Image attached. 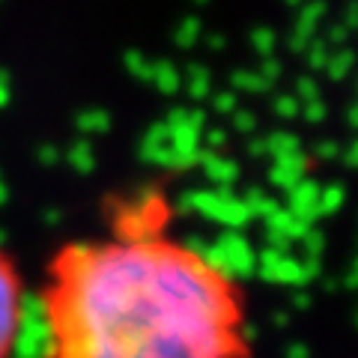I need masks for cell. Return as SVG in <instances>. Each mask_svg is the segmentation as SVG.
Returning <instances> with one entry per match:
<instances>
[{
    "instance_id": "cell-1",
    "label": "cell",
    "mask_w": 358,
    "mask_h": 358,
    "mask_svg": "<svg viewBox=\"0 0 358 358\" xmlns=\"http://www.w3.org/2000/svg\"><path fill=\"white\" fill-rule=\"evenodd\" d=\"M39 358H236V299L197 257L155 236L66 245L30 293Z\"/></svg>"
},
{
    "instance_id": "cell-2",
    "label": "cell",
    "mask_w": 358,
    "mask_h": 358,
    "mask_svg": "<svg viewBox=\"0 0 358 358\" xmlns=\"http://www.w3.org/2000/svg\"><path fill=\"white\" fill-rule=\"evenodd\" d=\"M30 320V293L21 284L13 257L0 245V358H18Z\"/></svg>"
},
{
    "instance_id": "cell-3",
    "label": "cell",
    "mask_w": 358,
    "mask_h": 358,
    "mask_svg": "<svg viewBox=\"0 0 358 358\" xmlns=\"http://www.w3.org/2000/svg\"><path fill=\"white\" fill-rule=\"evenodd\" d=\"M257 272H260L268 284H284V287H296V289L310 284L305 260H296V257L272 251V248H266L257 257Z\"/></svg>"
},
{
    "instance_id": "cell-4",
    "label": "cell",
    "mask_w": 358,
    "mask_h": 358,
    "mask_svg": "<svg viewBox=\"0 0 358 358\" xmlns=\"http://www.w3.org/2000/svg\"><path fill=\"white\" fill-rule=\"evenodd\" d=\"M218 251L224 254V266H227V278L236 281V278H251L257 275V254L251 248V242L242 236L239 230H224L215 239Z\"/></svg>"
},
{
    "instance_id": "cell-5",
    "label": "cell",
    "mask_w": 358,
    "mask_h": 358,
    "mask_svg": "<svg viewBox=\"0 0 358 358\" xmlns=\"http://www.w3.org/2000/svg\"><path fill=\"white\" fill-rule=\"evenodd\" d=\"M218 192V206H215V212H212V218L209 221H215V224H221L224 230H245L251 224V212H248V206L242 203V200L233 194V185H218L215 188Z\"/></svg>"
},
{
    "instance_id": "cell-6",
    "label": "cell",
    "mask_w": 358,
    "mask_h": 358,
    "mask_svg": "<svg viewBox=\"0 0 358 358\" xmlns=\"http://www.w3.org/2000/svg\"><path fill=\"white\" fill-rule=\"evenodd\" d=\"M322 15H326V0H305V3L299 6V24L293 30V36H289V48L296 54H305L313 33L320 27Z\"/></svg>"
},
{
    "instance_id": "cell-7",
    "label": "cell",
    "mask_w": 358,
    "mask_h": 358,
    "mask_svg": "<svg viewBox=\"0 0 358 358\" xmlns=\"http://www.w3.org/2000/svg\"><path fill=\"white\" fill-rule=\"evenodd\" d=\"M320 182H313V179H301V182H296L293 188L287 192V197H289V212H293L296 218H301V221H308V224H313L320 218Z\"/></svg>"
},
{
    "instance_id": "cell-8",
    "label": "cell",
    "mask_w": 358,
    "mask_h": 358,
    "mask_svg": "<svg viewBox=\"0 0 358 358\" xmlns=\"http://www.w3.org/2000/svg\"><path fill=\"white\" fill-rule=\"evenodd\" d=\"M308 173V155L305 152H289V155H281V159H275L272 171H268V182L275 188H281V192H289L296 182H301Z\"/></svg>"
},
{
    "instance_id": "cell-9",
    "label": "cell",
    "mask_w": 358,
    "mask_h": 358,
    "mask_svg": "<svg viewBox=\"0 0 358 358\" xmlns=\"http://www.w3.org/2000/svg\"><path fill=\"white\" fill-rule=\"evenodd\" d=\"M197 164L206 171V176L215 182V188L218 185H233L239 179V164L236 162H230V159H224V155H218L215 150H200V155H197Z\"/></svg>"
},
{
    "instance_id": "cell-10",
    "label": "cell",
    "mask_w": 358,
    "mask_h": 358,
    "mask_svg": "<svg viewBox=\"0 0 358 358\" xmlns=\"http://www.w3.org/2000/svg\"><path fill=\"white\" fill-rule=\"evenodd\" d=\"M152 81H155V87H159L164 96H176L179 90H182V72H179L171 60H167V63H155L152 66Z\"/></svg>"
},
{
    "instance_id": "cell-11",
    "label": "cell",
    "mask_w": 358,
    "mask_h": 358,
    "mask_svg": "<svg viewBox=\"0 0 358 358\" xmlns=\"http://www.w3.org/2000/svg\"><path fill=\"white\" fill-rule=\"evenodd\" d=\"M185 87H188V96L192 99H209L212 96V75H209V69L206 66H200V63H194V66H188L185 69Z\"/></svg>"
},
{
    "instance_id": "cell-12",
    "label": "cell",
    "mask_w": 358,
    "mask_h": 358,
    "mask_svg": "<svg viewBox=\"0 0 358 358\" xmlns=\"http://www.w3.org/2000/svg\"><path fill=\"white\" fill-rule=\"evenodd\" d=\"M266 143V155L272 159H281V155H289V152H299L301 150V141L296 138L293 131H272L263 138Z\"/></svg>"
},
{
    "instance_id": "cell-13",
    "label": "cell",
    "mask_w": 358,
    "mask_h": 358,
    "mask_svg": "<svg viewBox=\"0 0 358 358\" xmlns=\"http://www.w3.org/2000/svg\"><path fill=\"white\" fill-rule=\"evenodd\" d=\"M352 66H355V51L352 48H338L334 54H329V63H326V75L331 78V81H343L346 75L352 72Z\"/></svg>"
},
{
    "instance_id": "cell-14",
    "label": "cell",
    "mask_w": 358,
    "mask_h": 358,
    "mask_svg": "<svg viewBox=\"0 0 358 358\" xmlns=\"http://www.w3.org/2000/svg\"><path fill=\"white\" fill-rule=\"evenodd\" d=\"M242 203L248 206V212H251V218H268L272 212L281 206L275 197H268V194H263V188H248V194L242 197Z\"/></svg>"
},
{
    "instance_id": "cell-15",
    "label": "cell",
    "mask_w": 358,
    "mask_h": 358,
    "mask_svg": "<svg viewBox=\"0 0 358 358\" xmlns=\"http://www.w3.org/2000/svg\"><path fill=\"white\" fill-rule=\"evenodd\" d=\"M230 81L236 90H242V93H268V90H272V84H268L260 72H251V69H236L230 75Z\"/></svg>"
},
{
    "instance_id": "cell-16",
    "label": "cell",
    "mask_w": 358,
    "mask_h": 358,
    "mask_svg": "<svg viewBox=\"0 0 358 358\" xmlns=\"http://www.w3.org/2000/svg\"><path fill=\"white\" fill-rule=\"evenodd\" d=\"M343 200H346V188L341 182H331L326 188H320V218L334 215V212L343 206Z\"/></svg>"
},
{
    "instance_id": "cell-17",
    "label": "cell",
    "mask_w": 358,
    "mask_h": 358,
    "mask_svg": "<svg viewBox=\"0 0 358 358\" xmlns=\"http://www.w3.org/2000/svg\"><path fill=\"white\" fill-rule=\"evenodd\" d=\"M200 33H203V27H200V18H182L179 21V27L173 30V42L179 45V48H194V42L200 39Z\"/></svg>"
},
{
    "instance_id": "cell-18",
    "label": "cell",
    "mask_w": 358,
    "mask_h": 358,
    "mask_svg": "<svg viewBox=\"0 0 358 358\" xmlns=\"http://www.w3.org/2000/svg\"><path fill=\"white\" fill-rule=\"evenodd\" d=\"M275 45H278V36L272 27H254L251 30V48L260 54V57H275Z\"/></svg>"
},
{
    "instance_id": "cell-19",
    "label": "cell",
    "mask_w": 358,
    "mask_h": 358,
    "mask_svg": "<svg viewBox=\"0 0 358 358\" xmlns=\"http://www.w3.org/2000/svg\"><path fill=\"white\" fill-rule=\"evenodd\" d=\"M329 54H331V48H329L326 39H310V45L305 48V57L310 63V69H326Z\"/></svg>"
},
{
    "instance_id": "cell-20",
    "label": "cell",
    "mask_w": 358,
    "mask_h": 358,
    "mask_svg": "<svg viewBox=\"0 0 358 358\" xmlns=\"http://www.w3.org/2000/svg\"><path fill=\"white\" fill-rule=\"evenodd\" d=\"M299 102H313V99H320V84L313 75H301L296 81V93H293Z\"/></svg>"
},
{
    "instance_id": "cell-21",
    "label": "cell",
    "mask_w": 358,
    "mask_h": 358,
    "mask_svg": "<svg viewBox=\"0 0 358 358\" xmlns=\"http://www.w3.org/2000/svg\"><path fill=\"white\" fill-rule=\"evenodd\" d=\"M171 143V129L164 126V122H155V126L147 131V138H143V147L141 150H155V147H167Z\"/></svg>"
},
{
    "instance_id": "cell-22",
    "label": "cell",
    "mask_w": 358,
    "mask_h": 358,
    "mask_svg": "<svg viewBox=\"0 0 358 358\" xmlns=\"http://www.w3.org/2000/svg\"><path fill=\"white\" fill-rule=\"evenodd\" d=\"M301 110V102L296 96H275V114L281 120H296Z\"/></svg>"
},
{
    "instance_id": "cell-23",
    "label": "cell",
    "mask_w": 358,
    "mask_h": 358,
    "mask_svg": "<svg viewBox=\"0 0 358 358\" xmlns=\"http://www.w3.org/2000/svg\"><path fill=\"white\" fill-rule=\"evenodd\" d=\"M212 99V108L218 110V114H233V110L239 108V96L233 93V90H221V93L209 96Z\"/></svg>"
},
{
    "instance_id": "cell-24",
    "label": "cell",
    "mask_w": 358,
    "mask_h": 358,
    "mask_svg": "<svg viewBox=\"0 0 358 358\" xmlns=\"http://www.w3.org/2000/svg\"><path fill=\"white\" fill-rule=\"evenodd\" d=\"M301 245H305V254L308 257H322V248H326V236H322V230L310 227L305 236H301Z\"/></svg>"
},
{
    "instance_id": "cell-25",
    "label": "cell",
    "mask_w": 358,
    "mask_h": 358,
    "mask_svg": "<svg viewBox=\"0 0 358 358\" xmlns=\"http://www.w3.org/2000/svg\"><path fill=\"white\" fill-rule=\"evenodd\" d=\"M299 114L305 117L308 122H322V120H326V114H329V108H326V102H322V99H313V102H301Z\"/></svg>"
},
{
    "instance_id": "cell-26",
    "label": "cell",
    "mask_w": 358,
    "mask_h": 358,
    "mask_svg": "<svg viewBox=\"0 0 358 358\" xmlns=\"http://www.w3.org/2000/svg\"><path fill=\"white\" fill-rule=\"evenodd\" d=\"M233 129L236 131H242V134H251L254 129H257V117L251 114V110H245V108H236L233 110Z\"/></svg>"
},
{
    "instance_id": "cell-27",
    "label": "cell",
    "mask_w": 358,
    "mask_h": 358,
    "mask_svg": "<svg viewBox=\"0 0 358 358\" xmlns=\"http://www.w3.org/2000/svg\"><path fill=\"white\" fill-rule=\"evenodd\" d=\"M200 143H203V150H221L224 143H227V131L224 129H203V134H200Z\"/></svg>"
},
{
    "instance_id": "cell-28",
    "label": "cell",
    "mask_w": 358,
    "mask_h": 358,
    "mask_svg": "<svg viewBox=\"0 0 358 358\" xmlns=\"http://www.w3.org/2000/svg\"><path fill=\"white\" fill-rule=\"evenodd\" d=\"M206 245H209L206 236H200V233H192V236L182 239V245H179V248H182L185 254H192V257H200V254L206 251Z\"/></svg>"
},
{
    "instance_id": "cell-29",
    "label": "cell",
    "mask_w": 358,
    "mask_h": 358,
    "mask_svg": "<svg viewBox=\"0 0 358 358\" xmlns=\"http://www.w3.org/2000/svg\"><path fill=\"white\" fill-rule=\"evenodd\" d=\"M129 66H131V72L138 78H152V63L143 60L141 54H129Z\"/></svg>"
},
{
    "instance_id": "cell-30",
    "label": "cell",
    "mask_w": 358,
    "mask_h": 358,
    "mask_svg": "<svg viewBox=\"0 0 358 358\" xmlns=\"http://www.w3.org/2000/svg\"><path fill=\"white\" fill-rule=\"evenodd\" d=\"M257 72H260L268 84H275L278 78H281V63H278L275 57H266V60H263V66H260V69H257Z\"/></svg>"
},
{
    "instance_id": "cell-31",
    "label": "cell",
    "mask_w": 358,
    "mask_h": 358,
    "mask_svg": "<svg viewBox=\"0 0 358 358\" xmlns=\"http://www.w3.org/2000/svg\"><path fill=\"white\" fill-rule=\"evenodd\" d=\"M338 155H341V147L334 141H320L317 143V159L331 162V159H338Z\"/></svg>"
},
{
    "instance_id": "cell-32",
    "label": "cell",
    "mask_w": 358,
    "mask_h": 358,
    "mask_svg": "<svg viewBox=\"0 0 358 358\" xmlns=\"http://www.w3.org/2000/svg\"><path fill=\"white\" fill-rule=\"evenodd\" d=\"M346 36H350V30H346L343 24H334V27H329V33H326L329 48H331V45H338V48H343V45H346Z\"/></svg>"
},
{
    "instance_id": "cell-33",
    "label": "cell",
    "mask_w": 358,
    "mask_h": 358,
    "mask_svg": "<svg viewBox=\"0 0 358 358\" xmlns=\"http://www.w3.org/2000/svg\"><path fill=\"white\" fill-rule=\"evenodd\" d=\"M310 305H313V296L308 293L305 287H299L296 293H293V308H296V310H308Z\"/></svg>"
},
{
    "instance_id": "cell-34",
    "label": "cell",
    "mask_w": 358,
    "mask_h": 358,
    "mask_svg": "<svg viewBox=\"0 0 358 358\" xmlns=\"http://www.w3.org/2000/svg\"><path fill=\"white\" fill-rule=\"evenodd\" d=\"M341 24L346 27V30H358V0H355V3H350V6H346V13H343V21H341Z\"/></svg>"
},
{
    "instance_id": "cell-35",
    "label": "cell",
    "mask_w": 358,
    "mask_h": 358,
    "mask_svg": "<svg viewBox=\"0 0 358 358\" xmlns=\"http://www.w3.org/2000/svg\"><path fill=\"white\" fill-rule=\"evenodd\" d=\"M341 159H343V164L350 167V171H358V141H352L350 147L341 152Z\"/></svg>"
},
{
    "instance_id": "cell-36",
    "label": "cell",
    "mask_w": 358,
    "mask_h": 358,
    "mask_svg": "<svg viewBox=\"0 0 358 358\" xmlns=\"http://www.w3.org/2000/svg\"><path fill=\"white\" fill-rule=\"evenodd\" d=\"M287 358H310V346L308 343H289L284 350Z\"/></svg>"
},
{
    "instance_id": "cell-37",
    "label": "cell",
    "mask_w": 358,
    "mask_h": 358,
    "mask_svg": "<svg viewBox=\"0 0 358 358\" xmlns=\"http://www.w3.org/2000/svg\"><path fill=\"white\" fill-rule=\"evenodd\" d=\"M343 287L346 289H358V257H355V263L350 266V272H346V278H343Z\"/></svg>"
},
{
    "instance_id": "cell-38",
    "label": "cell",
    "mask_w": 358,
    "mask_h": 358,
    "mask_svg": "<svg viewBox=\"0 0 358 358\" xmlns=\"http://www.w3.org/2000/svg\"><path fill=\"white\" fill-rule=\"evenodd\" d=\"M248 155H254V159H260V155H266V143H263V138L248 141Z\"/></svg>"
},
{
    "instance_id": "cell-39",
    "label": "cell",
    "mask_w": 358,
    "mask_h": 358,
    "mask_svg": "<svg viewBox=\"0 0 358 358\" xmlns=\"http://www.w3.org/2000/svg\"><path fill=\"white\" fill-rule=\"evenodd\" d=\"M239 331H242V343H251V341H257V329L251 326V322H242V326H239Z\"/></svg>"
},
{
    "instance_id": "cell-40",
    "label": "cell",
    "mask_w": 358,
    "mask_h": 358,
    "mask_svg": "<svg viewBox=\"0 0 358 358\" xmlns=\"http://www.w3.org/2000/svg\"><path fill=\"white\" fill-rule=\"evenodd\" d=\"M206 45H209V51H224V45H227V39H224L221 33H215V36H209V39H206Z\"/></svg>"
},
{
    "instance_id": "cell-41",
    "label": "cell",
    "mask_w": 358,
    "mask_h": 358,
    "mask_svg": "<svg viewBox=\"0 0 358 358\" xmlns=\"http://www.w3.org/2000/svg\"><path fill=\"white\" fill-rule=\"evenodd\" d=\"M272 322H275V326H278V329H284V326H289V313H287L284 308H281V310H275V313H272Z\"/></svg>"
},
{
    "instance_id": "cell-42",
    "label": "cell",
    "mask_w": 358,
    "mask_h": 358,
    "mask_svg": "<svg viewBox=\"0 0 358 358\" xmlns=\"http://www.w3.org/2000/svg\"><path fill=\"white\" fill-rule=\"evenodd\" d=\"M179 212H192V192H185L182 197H179Z\"/></svg>"
},
{
    "instance_id": "cell-43",
    "label": "cell",
    "mask_w": 358,
    "mask_h": 358,
    "mask_svg": "<svg viewBox=\"0 0 358 358\" xmlns=\"http://www.w3.org/2000/svg\"><path fill=\"white\" fill-rule=\"evenodd\" d=\"M346 122H350L352 129H358V105H352L350 110H346Z\"/></svg>"
},
{
    "instance_id": "cell-44",
    "label": "cell",
    "mask_w": 358,
    "mask_h": 358,
    "mask_svg": "<svg viewBox=\"0 0 358 358\" xmlns=\"http://www.w3.org/2000/svg\"><path fill=\"white\" fill-rule=\"evenodd\" d=\"M284 3H287V6H296V9H299L301 3H305V0H284Z\"/></svg>"
},
{
    "instance_id": "cell-45",
    "label": "cell",
    "mask_w": 358,
    "mask_h": 358,
    "mask_svg": "<svg viewBox=\"0 0 358 358\" xmlns=\"http://www.w3.org/2000/svg\"><path fill=\"white\" fill-rule=\"evenodd\" d=\"M194 3H197V6H206V3H209V0H194Z\"/></svg>"
},
{
    "instance_id": "cell-46",
    "label": "cell",
    "mask_w": 358,
    "mask_h": 358,
    "mask_svg": "<svg viewBox=\"0 0 358 358\" xmlns=\"http://www.w3.org/2000/svg\"><path fill=\"white\" fill-rule=\"evenodd\" d=\"M355 326H358V313H355Z\"/></svg>"
}]
</instances>
